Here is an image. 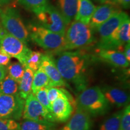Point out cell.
<instances>
[{
    "instance_id": "obj_1",
    "label": "cell",
    "mask_w": 130,
    "mask_h": 130,
    "mask_svg": "<svg viewBox=\"0 0 130 130\" xmlns=\"http://www.w3.org/2000/svg\"><path fill=\"white\" fill-rule=\"evenodd\" d=\"M57 68L66 82L74 85L80 92L88 85L90 56L84 52L61 51L53 56Z\"/></svg>"
},
{
    "instance_id": "obj_2",
    "label": "cell",
    "mask_w": 130,
    "mask_h": 130,
    "mask_svg": "<svg viewBox=\"0 0 130 130\" xmlns=\"http://www.w3.org/2000/svg\"><path fill=\"white\" fill-rule=\"evenodd\" d=\"M75 102L77 108L86 111L91 117L104 115L110 107L101 87L98 86L84 89L80 92Z\"/></svg>"
},
{
    "instance_id": "obj_3",
    "label": "cell",
    "mask_w": 130,
    "mask_h": 130,
    "mask_svg": "<svg viewBox=\"0 0 130 130\" xmlns=\"http://www.w3.org/2000/svg\"><path fill=\"white\" fill-rule=\"evenodd\" d=\"M29 36L36 44L53 53L66 51L64 36L58 35L41 25H31L28 29Z\"/></svg>"
},
{
    "instance_id": "obj_4",
    "label": "cell",
    "mask_w": 130,
    "mask_h": 130,
    "mask_svg": "<svg viewBox=\"0 0 130 130\" xmlns=\"http://www.w3.org/2000/svg\"><path fill=\"white\" fill-rule=\"evenodd\" d=\"M66 50L83 48L89 46L94 42L92 29L89 24L74 20L64 35Z\"/></svg>"
},
{
    "instance_id": "obj_5",
    "label": "cell",
    "mask_w": 130,
    "mask_h": 130,
    "mask_svg": "<svg viewBox=\"0 0 130 130\" xmlns=\"http://www.w3.org/2000/svg\"><path fill=\"white\" fill-rule=\"evenodd\" d=\"M0 49L11 57L16 58L24 66L31 52L25 43L10 35L4 28H0Z\"/></svg>"
},
{
    "instance_id": "obj_6",
    "label": "cell",
    "mask_w": 130,
    "mask_h": 130,
    "mask_svg": "<svg viewBox=\"0 0 130 130\" xmlns=\"http://www.w3.org/2000/svg\"><path fill=\"white\" fill-rule=\"evenodd\" d=\"M1 21L3 28L8 33L27 44L29 39V32L17 10L12 8L5 10L1 13Z\"/></svg>"
},
{
    "instance_id": "obj_7",
    "label": "cell",
    "mask_w": 130,
    "mask_h": 130,
    "mask_svg": "<svg viewBox=\"0 0 130 130\" xmlns=\"http://www.w3.org/2000/svg\"><path fill=\"white\" fill-rule=\"evenodd\" d=\"M35 14L42 27L64 36L67 25L56 7L48 4Z\"/></svg>"
},
{
    "instance_id": "obj_8",
    "label": "cell",
    "mask_w": 130,
    "mask_h": 130,
    "mask_svg": "<svg viewBox=\"0 0 130 130\" xmlns=\"http://www.w3.org/2000/svg\"><path fill=\"white\" fill-rule=\"evenodd\" d=\"M25 101L19 95L0 93V119L19 120L22 116Z\"/></svg>"
},
{
    "instance_id": "obj_9",
    "label": "cell",
    "mask_w": 130,
    "mask_h": 130,
    "mask_svg": "<svg viewBox=\"0 0 130 130\" xmlns=\"http://www.w3.org/2000/svg\"><path fill=\"white\" fill-rule=\"evenodd\" d=\"M22 118L27 120L56 123L51 114L42 106L32 93L25 99Z\"/></svg>"
},
{
    "instance_id": "obj_10",
    "label": "cell",
    "mask_w": 130,
    "mask_h": 130,
    "mask_svg": "<svg viewBox=\"0 0 130 130\" xmlns=\"http://www.w3.org/2000/svg\"><path fill=\"white\" fill-rule=\"evenodd\" d=\"M130 40V20L128 18L123 21L121 25L116 28L107 40L99 43L100 50H115L121 48Z\"/></svg>"
},
{
    "instance_id": "obj_11",
    "label": "cell",
    "mask_w": 130,
    "mask_h": 130,
    "mask_svg": "<svg viewBox=\"0 0 130 130\" xmlns=\"http://www.w3.org/2000/svg\"><path fill=\"white\" fill-rule=\"evenodd\" d=\"M40 68L44 71L50 79L51 87H68L69 84L63 78L57 68L53 56L49 54L42 56Z\"/></svg>"
},
{
    "instance_id": "obj_12",
    "label": "cell",
    "mask_w": 130,
    "mask_h": 130,
    "mask_svg": "<svg viewBox=\"0 0 130 130\" xmlns=\"http://www.w3.org/2000/svg\"><path fill=\"white\" fill-rule=\"evenodd\" d=\"M129 18L127 13L122 11H118L109 18L105 22L96 29L100 37L99 43H102L107 40L113 32L118 28L123 21Z\"/></svg>"
},
{
    "instance_id": "obj_13",
    "label": "cell",
    "mask_w": 130,
    "mask_h": 130,
    "mask_svg": "<svg viewBox=\"0 0 130 130\" xmlns=\"http://www.w3.org/2000/svg\"><path fill=\"white\" fill-rule=\"evenodd\" d=\"M101 89L110 105L117 108L125 107L129 105L130 97L126 91L110 86H103Z\"/></svg>"
},
{
    "instance_id": "obj_14",
    "label": "cell",
    "mask_w": 130,
    "mask_h": 130,
    "mask_svg": "<svg viewBox=\"0 0 130 130\" xmlns=\"http://www.w3.org/2000/svg\"><path fill=\"white\" fill-rule=\"evenodd\" d=\"M92 128L91 116L86 111L77 108L68 122L58 130H92Z\"/></svg>"
},
{
    "instance_id": "obj_15",
    "label": "cell",
    "mask_w": 130,
    "mask_h": 130,
    "mask_svg": "<svg viewBox=\"0 0 130 130\" xmlns=\"http://www.w3.org/2000/svg\"><path fill=\"white\" fill-rule=\"evenodd\" d=\"M74 107L69 101L58 98L51 104V115L56 122H65L72 116Z\"/></svg>"
},
{
    "instance_id": "obj_16",
    "label": "cell",
    "mask_w": 130,
    "mask_h": 130,
    "mask_svg": "<svg viewBox=\"0 0 130 130\" xmlns=\"http://www.w3.org/2000/svg\"><path fill=\"white\" fill-rule=\"evenodd\" d=\"M119 11L115 4H104L96 7L91 18L89 25L92 30H96L99 26L105 22L114 13Z\"/></svg>"
},
{
    "instance_id": "obj_17",
    "label": "cell",
    "mask_w": 130,
    "mask_h": 130,
    "mask_svg": "<svg viewBox=\"0 0 130 130\" xmlns=\"http://www.w3.org/2000/svg\"><path fill=\"white\" fill-rule=\"evenodd\" d=\"M98 57L102 61L115 67L127 68L129 66V62L126 59L123 53L118 50H100Z\"/></svg>"
},
{
    "instance_id": "obj_18",
    "label": "cell",
    "mask_w": 130,
    "mask_h": 130,
    "mask_svg": "<svg viewBox=\"0 0 130 130\" xmlns=\"http://www.w3.org/2000/svg\"><path fill=\"white\" fill-rule=\"evenodd\" d=\"M58 10L68 26L74 20L77 12L78 0H57Z\"/></svg>"
},
{
    "instance_id": "obj_19",
    "label": "cell",
    "mask_w": 130,
    "mask_h": 130,
    "mask_svg": "<svg viewBox=\"0 0 130 130\" xmlns=\"http://www.w3.org/2000/svg\"><path fill=\"white\" fill-rule=\"evenodd\" d=\"M96 7L90 0H78L77 12L74 20L89 24Z\"/></svg>"
},
{
    "instance_id": "obj_20",
    "label": "cell",
    "mask_w": 130,
    "mask_h": 130,
    "mask_svg": "<svg viewBox=\"0 0 130 130\" xmlns=\"http://www.w3.org/2000/svg\"><path fill=\"white\" fill-rule=\"evenodd\" d=\"M35 72L28 68H25L24 75L19 83V95L25 100L32 93V84Z\"/></svg>"
},
{
    "instance_id": "obj_21",
    "label": "cell",
    "mask_w": 130,
    "mask_h": 130,
    "mask_svg": "<svg viewBox=\"0 0 130 130\" xmlns=\"http://www.w3.org/2000/svg\"><path fill=\"white\" fill-rule=\"evenodd\" d=\"M55 123L24 119L19 123V130H56Z\"/></svg>"
},
{
    "instance_id": "obj_22",
    "label": "cell",
    "mask_w": 130,
    "mask_h": 130,
    "mask_svg": "<svg viewBox=\"0 0 130 130\" xmlns=\"http://www.w3.org/2000/svg\"><path fill=\"white\" fill-rule=\"evenodd\" d=\"M47 95L50 104L53 103L58 98H64L69 101L73 107H76V102L72 96L69 93L68 90L62 87H50L47 88Z\"/></svg>"
},
{
    "instance_id": "obj_23",
    "label": "cell",
    "mask_w": 130,
    "mask_h": 130,
    "mask_svg": "<svg viewBox=\"0 0 130 130\" xmlns=\"http://www.w3.org/2000/svg\"><path fill=\"white\" fill-rule=\"evenodd\" d=\"M51 87V82L46 73L41 68H39L34 74L33 81L32 84V93L35 92L39 89Z\"/></svg>"
},
{
    "instance_id": "obj_24",
    "label": "cell",
    "mask_w": 130,
    "mask_h": 130,
    "mask_svg": "<svg viewBox=\"0 0 130 130\" xmlns=\"http://www.w3.org/2000/svg\"><path fill=\"white\" fill-rule=\"evenodd\" d=\"M0 93L8 95H19V83L6 75L0 82Z\"/></svg>"
},
{
    "instance_id": "obj_25",
    "label": "cell",
    "mask_w": 130,
    "mask_h": 130,
    "mask_svg": "<svg viewBox=\"0 0 130 130\" xmlns=\"http://www.w3.org/2000/svg\"><path fill=\"white\" fill-rule=\"evenodd\" d=\"M122 110L116 112L105 120L99 130H119Z\"/></svg>"
},
{
    "instance_id": "obj_26",
    "label": "cell",
    "mask_w": 130,
    "mask_h": 130,
    "mask_svg": "<svg viewBox=\"0 0 130 130\" xmlns=\"http://www.w3.org/2000/svg\"><path fill=\"white\" fill-rule=\"evenodd\" d=\"M21 6L34 12H39L48 5V0H18Z\"/></svg>"
},
{
    "instance_id": "obj_27",
    "label": "cell",
    "mask_w": 130,
    "mask_h": 130,
    "mask_svg": "<svg viewBox=\"0 0 130 130\" xmlns=\"http://www.w3.org/2000/svg\"><path fill=\"white\" fill-rule=\"evenodd\" d=\"M25 69V66L20 62L13 63L8 66L7 71L9 74L8 75L12 79L19 83L24 75Z\"/></svg>"
},
{
    "instance_id": "obj_28",
    "label": "cell",
    "mask_w": 130,
    "mask_h": 130,
    "mask_svg": "<svg viewBox=\"0 0 130 130\" xmlns=\"http://www.w3.org/2000/svg\"><path fill=\"white\" fill-rule=\"evenodd\" d=\"M43 54L39 51H32L31 52L28 58L27 59L25 64L24 65L25 68H28L31 69L32 71L36 72L41 64L42 58Z\"/></svg>"
},
{
    "instance_id": "obj_29",
    "label": "cell",
    "mask_w": 130,
    "mask_h": 130,
    "mask_svg": "<svg viewBox=\"0 0 130 130\" xmlns=\"http://www.w3.org/2000/svg\"><path fill=\"white\" fill-rule=\"evenodd\" d=\"M34 95L38 101L41 104L42 106L51 114V105L49 101L48 95H47V88L44 87L39 89L35 92V93H34Z\"/></svg>"
},
{
    "instance_id": "obj_30",
    "label": "cell",
    "mask_w": 130,
    "mask_h": 130,
    "mask_svg": "<svg viewBox=\"0 0 130 130\" xmlns=\"http://www.w3.org/2000/svg\"><path fill=\"white\" fill-rule=\"evenodd\" d=\"M119 130H130V106L127 105L122 110Z\"/></svg>"
},
{
    "instance_id": "obj_31",
    "label": "cell",
    "mask_w": 130,
    "mask_h": 130,
    "mask_svg": "<svg viewBox=\"0 0 130 130\" xmlns=\"http://www.w3.org/2000/svg\"><path fill=\"white\" fill-rule=\"evenodd\" d=\"M0 130H19V123L11 119H0Z\"/></svg>"
},
{
    "instance_id": "obj_32",
    "label": "cell",
    "mask_w": 130,
    "mask_h": 130,
    "mask_svg": "<svg viewBox=\"0 0 130 130\" xmlns=\"http://www.w3.org/2000/svg\"><path fill=\"white\" fill-rule=\"evenodd\" d=\"M11 57L0 49V66H7L10 62Z\"/></svg>"
},
{
    "instance_id": "obj_33",
    "label": "cell",
    "mask_w": 130,
    "mask_h": 130,
    "mask_svg": "<svg viewBox=\"0 0 130 130\" xmlns=\"http://www.w3.org/2000/svg\"><path fill=\"white\" fill-rule=\"evenodd\" d=\"M113 4L118 5L124 9H128L130 6V0H114Z\"/></svg>"
},
{
    "instance_id": "obj_34",
    "label": "cell",
    "mask_w": 130,
    "mask_h": 130,
    "mask_svg": "<svg viewBox=\"0 0 130 130\" xmlns=\"http://www.w3.org/2000/svg\"><path fill=\"white\" fill-rule=\"evenodd\" d=\"M124 54L125 57L126 59L130 62V43H128L125 45L124 48Z\"/></svg>"
},
{
    "instance_id": "obj_35",
    "label": "cell",
    "mask_w": 130,
    "mask_h": 130,
    "mask_svg": "<svg viewBox=\"0 0 130 130\" xmlns=\"http://www.w3.org/2000/svg\"><path fill=\"white\" fill-rule=\"evenodd\" d=\"M6 75V69L4 66H0V82Z\"/></svg>"
},
{
    "instance_id": "obj_36",
    "label": "cell",
    "mask_w": 130,
    "mask_h": 130,
    "mask_svg": "<svg viewBox=\"0 0 130 130\" xmlns=\"http://www.w3.org/2000/svg\"><path fill=\"white\" fill-rule=\"evenodd\" d=\"M102 4H113L114 0H96Z\"/></svg>"
},
{
    "instance_id": "obj_37",
    "label": "cell",
    "mask_w": 130,
    "mask_h": 130,
    "mask_svg": "<svg viewBox=\"0 0 130 130\" xmlns=\"http://www.w3.org/2000/svg\"><path fill=\"white\" fill-rule=\"evenodd\" d=\"M12 0H0V6H4L9 3Z\"/></svg>"
},
{
    "instance_id": "obj_38",
    "label": "cell",
    "mask_w": 130,
    "mask_h": 130,
    "mask_svg": "<svg viewBox=\"0 0 130 130\" xmlns=\"http://www.w3.org/2000/svg\"><path fill=\"white\" fill-rule=\"evenodd\" d=\"M0 13H1V10H0Z\"/></svg>"
}]
</instances>
